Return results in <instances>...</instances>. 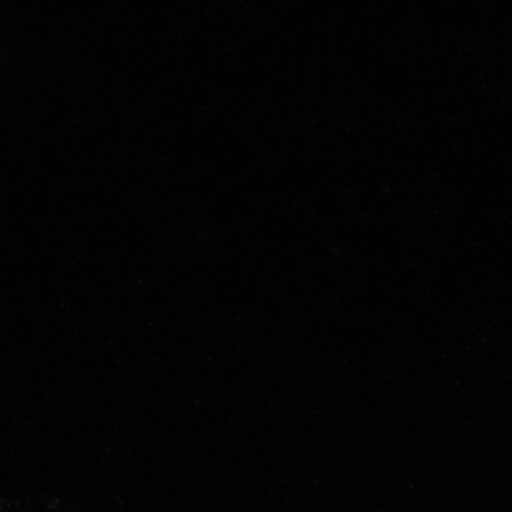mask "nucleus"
<instances>
[]
</instances>
